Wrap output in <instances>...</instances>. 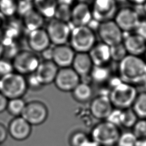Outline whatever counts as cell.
I'll use <instances>...</instances> for the list:
<instances>
[{"instance_id": "4dcf8cb0", "label": "cell", "mask_w": 146, "mask_h": 146, "mask_svg": "<svg viewBox=\"0 0 146 146\" xmlns=\"http://www.w3.org/2000/svg\"><path fill=\"white\" fill-rule=\"evenodd\" d=\"M71 9L72 7L71 6L63 4H58L55 14L54 18L68 23L71 21Z\"/></svg>"}, {"instance_id": "7a4b0ae2", "label": "cell", "mask_w": 146, "mask_h": 146, "mask_svg": "<svg viewBox=\"0 0 146 146\" xmlns=\"http://www.w3.org/2000/svg\"><path fill=\"white\" fill-rule=\"evenodd\" d=\"M23 75L13 72L0 78V92L8 99L22 98L28 88Z\"/></svg>"}, {"instance_id": "ab89813d", "label": "cell", "mask_w": 146, "mask_h": 146, "mask_svg": "<svg viewBox=\"0 0 146 146\" xmlns=\"http://www.w3.org/2000/svg\"><path fill=\"white\" fill-rule=\"evenodd\" d=\"M29 79H26L29 87H30L32 88H38L40 86H42L37 80L34 73L31 75H29Z\"/></svg>"}, {"instance_id": "8d00e7d4", "label": "cell", "mask_w": 146, "mask_h": 146, "mask_svg": "<svg viewBox=\"0 0 146 146\" xmlns=\"http://www.w3.org/2000/svg\"><path fill=\"white\" fill-rule=\"evenodd\" d=\"M12 62L8 59L2 58L0 59V76H3L14 72Z\"/></svg>"}, {"instance_id": "7dc6e473", "label": "cell", "mask_w": 146, "mask_h": 146, "mask_svg": "<svg viewBox=\"0 0 146 146\" xmlns=\"http://www.w3.org/2000/svg\"><path fill=\"white\" fill-rule=\"evenodd\" d=\"M136 146H146V138L138 139Z\"/></svg>"}, {"instance_id": "8992f818", "label": "cell", "mask_w": 146, "mask_h": 146, "mask_svg": "<svg viewBox=\"0 0 146 146\" xmlns=\"http://www.w3.org/2000/svg\"><path fill=\"white\" fill-rule=\"evenodd\" d=\"M40 60L38 55L31 50H21L13 59L14 70L22 75L35 73Z\"/></svg>"}, {"instance_id": "cb8c5ba5", "label": "cell", "mask_w": 146, "mask_h": 146, "mask_svg": "<svg viewBox=\"0 0 146 146\" xmlns=\"http://www.w3.org/2000/svg\"><path fill=\"white\" fill-rule=\"evenodd\" d=\"M33 3L34 9L44 18H54L58 5L57 0H34Z\"/></svg>"}, {"instance_id": "5bb4252c", "label": "cell", "mask_w": 146, "mask_h": 146, "mask_svg": "<svg viewBox=\"0 0 146 146\" xmlns=\"http://www.w3.org/2000/svg\"><path fill=\"white\" fill-rule=\"evenodd\" d=\"M27 42L31 50L41 53L50 47L51 42L46 30L42 28L29 32Z\"/></svg>"}, {"instance_id": "484cf974", "label": "cell", "mask_w": 146, "mask_h": 146, "mask_svg": "<svg viewBox=\"0 0 146 146\" xmlns=\"http://www.w3.org/2000/svg\"><path fill=\"white\" fill-rule=\"evenodd\" d=\"M72 95L76 101L86 102L91 98L92 90L88 83L80 82L72 90Z\"/></svg>"}, {"instance_id": "2e32d148", "label": "cell", "mask_w": 146, "mask_h": 146, "mask_svg": "<svg viewBox=\"0 0 146 146\" xmlns=\"http://www.w3.org/2000/svg\"><path fill=\"white\" fill-rule=\"evenodd\" d=\"M59 67L52 60H43L40 62L34 74L42 85H47L54 82Z\"/></svg>"}, {"instance_id": "e0dca14e", "label": "cell", "mask_w": 146, "mask_h": 146, "mask_svg": "<svg viewBox=\"0 0 146 146\" xmlns=\"http://www.w3.org/2000/svg\"><path fill=\"white\" fill-rule=\"evenodd\" d=\"M75 51L67 44L55 46L53 47L52 60L58 67H71L75 55Z\"/></svg>"}, {"instance_id": "4fadbf2b", "label": "cell", "mask_w": 146, "mask_h": 146, "mask_svg": "<svg viewBox=\"0 0 146 146\" xmlns=\"http://www.w3.org/2000/svg\"><path fill=\"white\" fill-rule=\"evenodd\" d=\"M90 109L95 118L106 120L113 109L109 95L102 94L95 97L90 103Z\"/></svg>"}, {"instance_id": "1f68e13d", "label": "cell", "mask_w": 146, "mask_h": 146, "mask_svg": "<svg viewBox=\"0 0 146 146\" xmlns=\"http://www.w3.org/2000/svg\"><path fill=\"white\" fill-rule=\"evenodd\" d=\"M111 60L119 63L128 54L123 43L110 47Z\"/></svg>"}, {"instance_id": "9c48e42d", "label": "cell", "mask_w": 146, "mask_h": 146, "mask_svg": "<svg viewBox=\"0 0 146 146\" xmlns=\"http://www.w3.org/2000/svg\"><path fill=\"white\" fill-rule=\"evenodd\" d=\"M90 7L93 20L99 23L113 20L118 10L116 0H94Z\"/></svg>"}, {"instance_id": "44dd1931", "label": "cell", "mask_w": 146, "mask_h": 146, "mask_svg": "<svg viewBox=\"0 0 146 146\" xmlns=\"http://www.w3.org/2000/svg\"><path fill=\"white\" fill-rule=\"evenodd\" d=\"M94 64L88 52H76L71 67L80 78L90 77Z\"/></svg>"}, {"instance_id": "5b68a950", "label": "cell", "mask_w": 146, "mask_h": 146, "mask_svg": "<svg viewBox=\"0 0 146 146\" xmlns=\"http://www.w3.org/2000/svg\"><path fill=\"white\" fill-rule=\"evenodd\" d=\"M121 135L119 127L105 120L96 125L91 131L92 140L101 146H114Z\"/></svg>"}, {"instance_id": "b9f144b4", "label": "cell", "mask_w": 146, "mask_h": 146, "mask_svg": "<svg viewBox=\"0 0 146 146\" xmlns=\"http://www.w3.org/2000/svg\"><path fill=\"white\" fill-rule=\"evenodd\" d=\"M53 53V47H48L44 51L41 52L42 56L44 60H52Z\"/></svg>"}, {"instance_id": "11a10c76", "label": "cell", "mask_w": 146, "mask_h": 146, "mask_svg": "<svg viewBox=\"0 0 146 146\" xmlns=\"http://www.w3.org/2000/svg\"><path fill=\"white\" fill-rule=\"evenodd\" d=\"M0 78H1V76H0Z\"/></svg>"}, {"instance_id": "681fc988", "label": "cell", "mask_w": 146, "mask_h": 146, "mask_svg": "<svg viewBox=\"0 0 146 146\" xmlns=\"http://www.w3.org/2000/svg\"><path fill=\"white\" fill-rule=\"evenodd\" d=\"M85 146H101L92 140H90Z\"/></svg>"}, {"instance_id": "db71d44e", "label": "cell", "mask_w": 146, "mask_h": 146, "mask_svg": "<svg viewBox=\"0 0 146 146\" xmlns=\"http://www.w3.org/2000/svg\"><path fill=\"white\" fill-rule=\"evenodd\" d=\"M0 146H3V144H0Z\"/></svg>"}, {"instance_id": "52a82bcc", "label": "cell", "mask_w": 146, "mask_h": 146, "mask_svg": "<svg viewBox=\"0 0 146 146\" xmlns=\"http://www.w3.org/2000/svg\"><path fill=\"white\" fill-rule=\"evenodd\" d=\"M101 42L110 47L121 43L123 41L124 33L113 20L100 23L97 28Z\"/></svg>"}, {"instance_id": "8fae6325", "label": "cell", "mask_w": 146, "mask_h": 146, "mask_svg": "<svg viewBox=\"0 0 146 146\" xmlns=\"http://www.w3.org/2000/svg\"><path fill=\"white\" fill-rule=\"evenodd\" d=\"M48 110L46 105L39 101H32L27 103L21 115L31 125H39L47 119Z\"/></svg>"}, {"instance_id": "ac0fdd59", "label": "cell", "mask_w": 146, "mask_h": 146, "mask_svg": "<svg viewBox=\"0 0 146 146\" xmlns=\"http://www.w3.org/2000/svg\"><path fill=\"white\" fill-rule=\"evenodd\" d=\"M31 125L22 116L15 117L10 123L8 132L15 140L22 141L30 135Z\"/></svg>"}, {"instance_id": "f546056e", "label": "cell", "mask_w": 146, "mask_h": 146, "mask_svg": "<svg viewBox=\"0 0 146 146\" xmlns=\"http://www.w3.org/2000/svg\"><path fill=\"white\" fill-rule=\"evenodd\" d=\"M138 117L132 110V108H127L123 110L121 125L125 128H133L137 121Z\"/></svg>"}, {"instance_id": "60d3db41", "label": "cell", "mask_w": 146, "mask_h": 146, "mask_svg": "<svg viewBox=\"0 0 146 146\" xmlns=\"http://www.w3.org/2000/svg\"><path fill=\"white\" fill-rule=\"evenodd\" d=\"M8 130L4 125L0 123V144H3L7 137Z\"/></svg>"}, {"instance_id": "e575fe53", "label": "cell", "mask_w": 146, "mask_h": 146, "mask_svg": "<svg viewBox=\"0 0 146 146\" xmlns=\"http://www.w3.org/2000/svg\"><path fill=\"white\" fill-rule=\"evenodd\" d=\"M133 133L138 139L146 138V119L137 120L133 127Z\"/></svg>"}, {"instance_id": "f907efd6", "label": "cell", "mask_w": 146, "mask_h": 146, "mask_svg": "<svg viewBox=\"0 0 146 146\" xmlns=\"http://www.w3.org/2000/svg\"><path fill=\"white\" fill-rule=\"evenodd\" d=\"M141 6L142 11H143L144 14L146 16V2L143 5H141Z\"/></svg>"}, {"instance_id": "4316f807", "label": "cell", "mask_w": 146, "mask_h": 146, "mask_svg": "<svg viewBox=\"0 0 146 146\" xmlns=\"http://www.w3.org/2000/svg\"><path fill=\"white\" fill-rule=\"evenodd\" d=\"M132 107L139 118L146 119V91L138 93Z\"/></svg>"}, {"instance_id": "d6986e66", "label": "cell", "mask_w": 146, "mask_h": 146, "mask_svg": "<svg viewBox=\"0 0 146 146\" xmlns=\"http://www.w3.org/2000/svg\"><path fill=\"white\" fill-rule=\"evenodd\" d=\"M23 27L22 22L17 20L6 21L3 31L0 36L4 47L16 43L21 36Z\"/></svg>"}, {"instance_id": "83f0119b", "label": "cell", "mask_w": 146, "mask_h": 146, "mask_svg": "<svg viewBox=\"0 0 146 146\" xmlns=\"http://www.w3.org/2000/svg\"><path fill=\"white\" fill-rule=\"evenodd\" d=\"M17 0H0V12L7 18L17 14Z\"/></svg>"}, {"instance_id": "277c9868", "label": "cell", "mask_w": 146, "mask_h": 146, "mask_svg": "<svg viewBox=\"0 0 146 146\" xmlns=\"http://www.w3.org/2000/svg\"><path fill=\"white\" fill-rule=\"evenodd\" d=\"M96 35L88 26L74 27L69 39L70 46L75 52H88L96 44Z\"/></svg>"}, {"instance_id": "7c38bea8", "label": "cell", "mask_w": 146, "mask_h": 146, "mask_svg": "<svg viewBox=\"0 0 146 146\" xmlns=\"http://www.w3.org/2000/svg\"><path fill=\"white\" fill-rule=\"evenodd\" d=\"M81 82L79 75L71 67L59 69L54 83L59 90L63 92H70Z\"/></svg>"}, {"instance_id": "ee69618b", "label": "cell", "mask_w": 146, "mask_h": 146, "mask_svg": "<svg viewBox=\"0 0 146 146\" xmlns=\"http://www.w3.org/2000/svg\"><path fill=\"white\" fill-rule=\"evenodd\" d=\"M6 23V18L0 12V36Z\"/></svg>"}, {"instance_id": "d590c367", "label": "cell", "mask_w": 146, "mask_h": 146, "mask_svg": "<svg viewBox=\"0 0 146 146\" xmlns=\"http://www.w3.org/2000/svg\"><path fill=\"white\" fill-rule=\"evenodd\" d=\"M122 111L123 110L119 108H113L106 120L117 127L121 125Z\"/></svg>"}, {"instance_id": "7bdbcfd3", "label": "cell", "mask_w": 146, "mask_h": 146, "mask_svg": "<svg viewBox=\"0 0 146 146\" xmlns=\"http://www.w3.org/2000/svg\"><path fill=\"white\" fill-rule=\"evenodd\" d=\"M8 102V99L0 92V113L7 109Z\"/></svg>"}, {"instance_id": "9a60e30c", "label": "cell", "mask_w": 146, "mask_h": 146, "mask_svg": "<svg viewBox=\"0 0 146 146\" xmlns=\"http://www.w3.org/2000/svg\"><path fill=\"white\" fill-rule=\"evenodd\" d=\"M92 20L91 7L86 2H78L72 7L70 22L74 27L88 26Z\"/></svg>"}, {"instance_id": "603a6c76", "label": "cell", "mask_w": 146, "mask_h": 146, "mask_svg": "<svg viewBox=\"0 0 146 146\" xmlns=\"http://www.w3.org/2000/svg\"><path fill=\"white\" fill-rule=\"evenodd\" d=\"M44 18L34 7L22 17V23L24 29L30 32L42 28Z\"/></svg>"}, {"instance_id": "ba28073f", "label": "cell", "mask_w": 146, "mask_h": 146, "mask_svg": "<svg viewBox=\"0 0 146 146\" xmlns=\"http://www.w3.org/2000/svg\"><path fill=\"white\" fill-rule=\"evenodd\" d=\"M46 30L51 43L55 46L66 44L69 41L71 29L67 22L53 18L48 22Z\"/></svg>"}, {"instance_id": "c3c4849f", "label": "cell", "mask_w": 146, "mask_h": 146, "mask_svg": "<svg viewBox=\"0 0 146 146\" xmlns=\"http://www.w3.org/2000/svg\"><path fill=\"white\" fill-rule=\"evenodd\" d=\"M4 51H5V47L4 46L0 39V59H2L4 55Z\"/></svg>"}, {"instance_id": "30bf717a", "label": "cell", "mask_w": 146, "mask_h": 146, "mask_svg": "<svg viewBox=\"0 0 146 146\" xmlns=\"http://www.w3.org/2000/svg\"><path fill=\"white\" fill-rule=\"evenodd\" d=\"M141 18L138 11L130 7H123L118 9L113 21L122 31L129 33L135 31Z\"/></svg>"}, {"instance_id": "836d02e7", "label": "cell", "mask_w": 146, "mask_h": 146, "mask_svg": "<svg viewBox=\"0 0 146 146\" xmlns=\"http://www.w3.org/2000/svg\"><path fill=\"white\" fill-rule=\"evenodd\" d=\"M89 141L90 139L85 133L76 132L71 136L70 144L71 146H85Z\"/></svg>"}, {"instance_id": "f5cc1de1", "label": "cell", "mask_w": 146, "mask_h": 146, "mask_svg": "<svg viewBox=\"0 0 146 146\" xmlns=\"http://www.w3.org/2000/svg\"><path fill=\"white\" fill-rule=\"evenodd\" d=\"M22 1H27V2H33L34 0H22Z\"/></svg>"}, {"instance_id": "d6a6232c", "label": "cell", "mask_w": 146, "mask_h": 146, "mask_svg": "<svg viewBox=\"0 0 146 146\" xmlns=\"http://www.w3.org/2000/svg\"><path fill=\"white\" fill-rule=\"evenodd\" d=\"M137 140L138 139L133 132H126L121 133L116 145L117 146H136Z\"/></svg>"}, {"instance_id": "f35d334b", "label": "cell", "mask_w": 146, "mask_h": 146, "mask_svg": "<svg viewBox=\"0 0 146 146\" xmlns=\"http://www.w3.org/2000/svg\"><path fill=\"white\" fill-rule=\"evenodd\" d=\"M134 33L146 40V18H141Z\"/></svg>"}, {"instance_id": "f1b7e54d", "label": "cell", "mask_w": 146, "mask_h": 146, "mask_svg": "<svg viewBox=\"0 0 146 146\" xmlns=\"http://www.w3.org/2000/svg\"><path fill=\"white\" fill-rule=\"evenodd\" d=\"M26 103L22 98L10 99L8 102L7 110L9 113L16 117L21 116Z\"/></svg>"}, {"instance_id": "74e56055", "label": "cell", "mask_w": 146, "mask_h": 146, "mask_svg": "<svg viewBox=\"0 0 146 146\" xmlns=\"http://www.w3.org/2000/svg\"><path fill=\"white\" fill-rule=\"evenodd\" d=\"M33 8L34 5L33 2L19 0L18 1L17 14H18L22 17L24 14H25L26 13H27L29 11Z\"/></svg>"}, {"instance_id": "bcb514c9", "label": "cell", "mask_w": 146, "mask_h": 146, "mask_svg": "<svg viewBox=\"0 0 146 146\" xmlns=\"http://www.w3.org/2000/svg\"><path fill=\"white\" fill-rule=\"evenodd\" d=\"M58 4H63L68 6H71L74 0H57Z\"/></svg>"}, {"instance_id": "f6af8a7d", "label": "cell", "mask_w": 146, "mask_h": 146, "mask_svg": "<svg viewBox=\"0 0 146 146\" xmlns=\"http://www.w3.org/2000/svg\"><path fill=\"white\" fill-rule=\"evenodd\" d=\"M127 1L137 6H141L146 2V0H127Z\"/></svg>"}, {"instance_id": "d4e9b609", "label": "cell", "mask_w": 146, "mask_h": 146, "mask_svg": "<svg viewBox=\"0 0 146 146\" xmlns=\"http://www.w3.org/2000/svg\"><path fill=\"white\" fill-rule=\"evenodd\" d=\"M111 77V70L107 66H94L90 75V79L98 84L107 83Z\"/></svg>"}, {"instance_id": "816d5d0a", "label": "cell", "mask_w": 146, "mask_h": 146, "mask_svg": "<svg viewBox=\"0 0 146 146\" xmlns=\"http://www.w3.org/2000/svg\"><path fill=\"white\" fill-rule=\"evenodd\" d=\"M144 59L146 61V50H145V53H144Z\"/></svg>"}, {"instance_id": "7402d4cb", "label": "cell", "mask_w": 146, "mask_h": 146, "mask_svg": "<svg viewBox=\"0 0 146 146\" xmlns=\"http://www.w3.org/2000/svg\"><path fill=\"white\" fill-rule=\"evenodd\" d=\"M88 54L94 66H107L111 60L110 47L102 42L96 43Z\"/></svg>"}, {"instance_id": "ffe728a7", "label": "cell", "mask_w": 146, "mask_h": 146, "mask_svg": "<svg viewBox=\"0 0 146 146\" xmlns=\"http://www.w3.org/2000/svg\"><path fill=\"white\" fill-rule=\"evenodd\" d=\"M123 43L128 55L141 56L146 50V40L135 33L124 37Z\"/></svg>"}, {"instance_id": "3957f363", "label": "cell", "mask_w": 146, "mask_h": 146, "mask_svg": "<svg viewBox=\"0 0 146 146\" xmlns=\"http://www.w3.org/2000/svg\"><path fill=\"white\" fill-rule=\"evenodd\" d=\"M138 94L134 85L123 82L111 88L109 98L113 107L120 110H125L132 106Z\"/></svg>"}, {"instance_id": "6da1fadb", "label": "cell", "mask_w": 146, "mask_h": 146, "mask_svg": "<svg viewBox=\"0 0 146 146\" xmlns=\"http://www.w3.org/2000/svg\"><path fill=\"white\" fill-rule=\"evenodd\" d=\"M119 77L132 85L146 83V61L141 56L127 55L119 63Z\"/></svg>"}]
</instances>
